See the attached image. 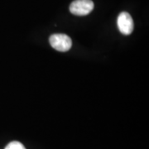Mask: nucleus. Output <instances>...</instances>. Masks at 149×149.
<instances>
[{"label": "nucleus", "mask_w": 149, "mask_h": 149, "mask_svg": "<svg viewBox=\"0 0 149 149\" xmlns=\"http://www.w3.org/2000/svg\"><path fill=\"white\" fill-rule=\"evenodd\" d=\"M92 0H74L70 5V12L75 16H85L94 9Z\"/></svg>", "instance_id": "obj_1"}, {"label": "nucleus", "mask_w": 149, "mask_h": 149, "mask_svg": "<svg viewBox=\"0 0 149 149\" xmlns=\"http://www.w3.org/2000/svg\"><path fill=\"white\" fill-rule=\"evenodd\" d=\"M51 46L56 51L65 52L69 51L72 46L70 37L65 34H53L49 38Z\"/></svg>", "instance_id": "obj_2"}, {"label": "nucleus", "mask_w": 149, "mask_h": 149, "mask_svg": "<svg viewBox=\"0 0 149 149\" xmlns=\"http://www.w3.org/2000/svg\"><path fill=\"white\" fill-rule=\"evenodd\" d=\"M119 32L123 35H129L133 31V20L131 15L127 12H122L117 20Z\"/></svg>", "instance_id": "obj_3"}, {"label": "nucleus", "mask_w": 149, "mask_h": 149, "mask_svg": "<svg viewBox=\"0 0 149 149\" xmlns=\"http://www.w3.org/2000/svg\"><path fill=\"white\" fill-rule=\"evenodd\" d=\"M5 149H26V148L23 146V144L17 142V141H13L11 142L6 146Z\"/></svg>", "instance_id": "obj_4"}]
</instances>
